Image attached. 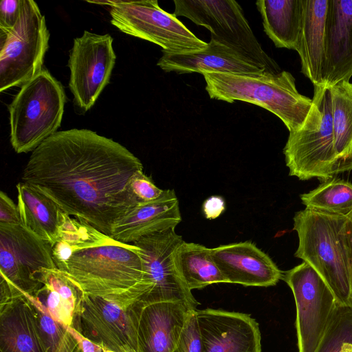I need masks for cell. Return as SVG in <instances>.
Segmentation results:
<instances>
[{"label": "cell", "instance_id": "obj_1", "mask_svg": "<svg viewBox=\"0 0 352 352\" xmlns=\"http://www.w3.org/2000/svg\"><path fill=\"white\" fill-rule=\"evenodd\" d=\"M141 161L111 138L86 129L57 131L36 148L21 179L65 213L110 236L138 203L130 190Z\"/></svg>", "mask_w": 352, "mask_h": 352}, {"label": "cell", "instance_id": "obj_2", "mask_svg": "<svg viewBox=\"0 0 352 352\" xmlns=\"http://www.w3.org/2000/svg\"><path fill=\"white\" fill-rule=\"evenodd\" d=\"M82 294L123 308L144 298L151 289L140 248L118 242L76 251L59 269Z\"/></svg>", "mask_w": 352, "mask_h": 352}, {"label": "cell", "instance_id": "obj_3", "mask_svg": "<svg viewBox=\"0 0 352 352\" xmlns=\"http://www.w3.org/2000/svg\"><path fill=\"white\" fill-rule=\"evenodd\" d=\"M298 237L294 256L311 265L333 292L338 305L352 307L351 255L347 217L305 208L294 217Z\"/></svg>", "mask_w": 352, "mask_h": 352}, {"label": "cell", "instance_id": "obj_4", "mask_svg": "<svg viewBox=\"0 0 352 352\" xmlns=\"http://www.w3.org/2000/svg\"><path fill=\"white\" fill-rule=\"evenodd\" d=\"M210 98L229 103L241 100L261 107L278 117L289 132L305 121L312 99L300 94L291 73L203 74Z\"/></svg>", "mask_w": 352, "mask_h": 352}, {"label": "cell", "instance_id": "obj_5", "mask_svg": "<svg viewBox=\"0 0 352 352\" xmlns=\"http://www.w3.org/2000/svg\"><path fill=\"white\" fill-rule=\"evenodd\" d=\"M289 175L321 182L345 172L337 154L328 88L314 86L312 106L303 124L289 132L283 148Z\"/></svg>", "mask_w": 352, "mask_h": 352}, {"label": "cell", "instance_id": "obj_6", "mask_svg": "<svg viewBox=\"0 0 352 352\" xmlns=\"http://www.w3.org/2000/svg\"><path fill=\"white\" fill-rule=\"evenodd\" d=\"M65 102L63 85L44 68L22 85L8 106L10 143L14 151L32 152L56 133Z\"/></svg>", "mask_w": 352, "mask_h": 352}, {"label": "cell", "instance_id": "obj_7", "mask_svg": "<svg viewBox=\"0 0 352 352\" xmlns=\"http://www.w3.org/2000/svg\"><path fill=\"white\" fill-rule=\"evenodd\" d=\"M175 16H184L206 28L211 39L237 52L267 72L278 73L277 63L263 50L234 0H174Z\"/></svg>", "mask_w": 352, "mask_h": 352}, {"label": "cell", "instance_id": "obj_8", "mask_svg": "<svg viewBox=\"0 0 352 352\" xmlns=\"http://www.w3.org/2000/svg\"><path fill=\"white\" fill-rule=\"evenodd\" d=\"M94 2L109 6L111 23L119 30L160 45L163 54L189 53L208 45L174 14L162 9L157 0Z\"/></svg>", "mask_w": 352, "mask_h": 352}, {"label": "cell", "instance_id": "obj_9", "mask_svg": "<svg viewBox=\"0 0 352 352\" xmlns=\"http://www.w3.org/2000/svg\"><path fill=\"white\" fill-rule=\"evenodd\" d=\"M0 35L2 92L21 87L43 69L50 34L37 3L33 0H22L16 25Z\"/></svg>", "mask_w": 352, "mask_h": 352}, {"label": "cell", "instance_id": "obj_10", "mask_svg": "<svg viewBox=\"0 0 352 352\" xmlns=\"http://www.w3.org/2000/svg\"><path fill=\"white\" fill-rule=\"evenodd\" d=\"M282 280L290 287L295 300V326L298 352H314L338 305L319 274L303 262L283 272Z\"/></svg>", "mask_w": 352, "mask_h": 352}, {"label": "cell", "instance_id": "obj_11", "mask_svg": "<svg viewBox=\"0 0 352 352\" xmlns=\"http://www.w3.org/2000/svg\"><path fill=\"white\" fill-rule=\"evenodd\" d=\"M54 267L49 242L21 224L0 223L1 279L23 294L35 296L43 286L38 272Z\"/></svg>", "mask_w": 352, "mask_h": 352}, {"label": "cell", "instance_id": "obj_12", "mask_svg": "<svg viewBox=\"0 0 352 352\" xmlns=\"http://www.w3.org/2000/svg\"><path fill=\"white\" fill-rule=\"evenodd\" d=\"M113 38L85 31L74 38L70 50L69 88L81 112L89 110L109 84L116 63Z\"/></svg>", "mask_w": 352, "mask_h": 352}, {"label": "cell", "instance_id": "obj_13", "mask_svg": "<svg viewBox=\"0 0 352 352\" xmlns=\"http://www.w3.org/2000/svg\"><path fill=\"white\" fill-rule=\"evenodd\" d=\"M184 241L171 228L143 236L133 244L140 248L151 289L141 300L145 302H179L196 310L199 305L182 278L175 252Z\"/></svg>", "mask_w": 352, "mask_h": 352}, {"label": "cell", "instance_id": "obj_14", "mask_svg": "<svg viewBox=\"0 0 352 352\" xmlns=\"http://www.w3.org/2000/svg\"><path fill=\"white\" fill-rule=\"evenodd\" d=\"M72 327L103 349L140 352L131 306L82 294Z\"/></svg>", "mask_w": 352, "mask_h": 352}, {"label": "cell", "instance_id": "obj_15", "mask_svg": "<svg viewBox=\"0 0 352 352\" xmlns=\"http://www.w3.org/2000/svg\"><path fill=\"white\" fill-rule=\"evenodd\" d=\"M204 352H261V334L250 315L225 310L195 311Z\"/></svg>", "mask_w": 352, "mask_h": 352}, {"label": "cell", "instance_id": "obj_16", "mask_svg": "<svg viewBox=\"0 0 352 352\" xmlns=\"http://www.w3.org/2000/svg\"><path fill=\"white\" fill-rule=\"evenodd\" d=\"M140 352H173L190 314L184 303L145 302L131 306Z\"/></svg>", "mask_w": 352, "mask_h": 352}, {"label": "cell", "instance_id": "obj_17", "mask_svg": "<svg viewBox=\"0 0 352 352\" xmlns=\"http://www.w3.org/2000/svg\"><path fill=\"white\" fill-rule=\"evenodd\" d=\"M1 352H47L26 295L0 280Z\"/></svg>", "mask_w": 352, "mask_h": 352}, {"label": "cell", "instance_id": "obj_18", "mask_svg": "<svg viewBox=\"0 0 352 352\" xmlns=\"http://www.w3.org/2000/svg\"><path fill=\"white\" fill-rule=\"evenodd\" d=\"M211 252L227 283L270 287L282 279L283 272L250 241L221 245Z\"/></svg>", "mask_w": 352, "mask_h": 352}, {"label": "cell", "instance_id": "obj_19", "mask_svg": "<svg viewBox=\"0 0 352 352\" xmlns=\"http://www.w3.org/2000/svg\"><path fill=\"white\" fill-rule=\"evenodd\" d=\"M179 200L173 189L164 190L157 199L138 203L113 226L111 237L126 244L175 227L181 222Z\"/></svg>", "mask_w": 352, "mask_h": 352}, {"label": "cell", "instance_id": "obj_20", "mask_svg": "<svg viewBox=\"0 0 352 352\" xmlns=\"http://www.w3.org/2000/svg\"><path fill=\"white\" fill-rule=\"evenodd\" d=\"M352 76V0H329L323 87Z\"/></svg>", "mask_w": 352, "mask_h": 352}, {"label": "cell", "instance_id": "obj_21", "mask_svg": "<svg viewBox=\"0 0 352 352\" xmlns=\"http://www.w3.org/2000/svg\"><path fill=\"white\" fill-rule=\"evenodd\" d=\"M157 65L177 74L219 72L250 74L266 72L232 49L211 39L203 50L179 54H163Z\"/></svg>", "mask_w": 352, "mask_h": 352}, {"label": "cell", "instance_id": "obj_22", "mask_svg": "<svg viewBox=\"0 0 352 352\" xmlns=\"http://www.w3.org/2000/svg\"><path fill=\"white\" fill-rule=\"evenodd\" d=\"M329 0H303L298 52L301 72L314 86L323 87L326 63V21Z\"/></svg>", "mask_w": 352, "mask_h": 352}, {"label": "cell", "instance_id": "obj_23", "mask_svg": "<svg viewBox=\"0 0 352 352\" xmlns=\"http://www.w3.org/2000/svg\"><path fill=\"white\" fill-rule=\"evenodd\" d=\"M21 225L53 245L58 239L61 210L48 196L25 182L16 184Z\"/></svg>", "mask_w": 352, "mask_h": 352}, {"label": "cell", "instance_id": "obj_24", "mask_svg": "<svg viewBox=\"0 0 352 352\" xmlns=\"http://www.w3.org/2000/svg\"><path fill=\"white\" fill-rule=\"evenodd\" d=\"M256 8L265 34L278 48L296 50L303 14V0H258Z\"/></svg>", "mask_w": 352, "mask_h": 352}, {"label": "cell", "instance_id": "obj_25", "mask_svg": "<svg viewBox=\"0 0 352 352\" xmlns=\"http://www.w3.org/2000/svg\"><path fill=\"white\" fill-rule=\"evenodd\" d=\"M38 279L43 286L34 296L40 300L53 319L72 326L82 292L57 267L41 269Z\"/></svg>", "mask_w": 352, "mask_h": 352}, {"label": "cell", "instance_id": "obj_26", "mask_svg": "<svg viewBox=\"0 0 352 352\" xmlns=\"http://www.w3.org/2000/svg\"><path fill=\"white\" fill-rule=\"evenodd\" d=\"M175 263L190 291L214 283H227L212 256L211 248L203 245L184 241L176 250Z\"/></svg>", "mask_w": 352, "mask_h": 352}, {"label": "cell", "instance_id": "obj_27", "mask_svg": "<svg viewBox=\"0 0 352 352\" xmlns=\"http://www.w3.org/2000/svg\"><path fill=\"white\" fill-rule=\"evenodd\" d=\"M118 243L90 224L61 211L58 239L52 247V257L60 269L76 251Z\"/></svg>", "mask_w": 352, "mask_h": 352}, {"label": "cell", "instance_id": "obj_28", "mask_svg": "<svg viewBox=\"0 0 352 352\" xmlns=\"http://www.w3.org/2000/svg\"><path fill=\"white\" fill-rule=\"evenodd\" d=\"M335 145L345 172L352 170V82L340 81L328 88Z\"/></svg>", "mask_w": 352, "mask_h": 352}, {"label": "cell", "instance_id": "obj_29", "mask_svg": "<svg viewBox=\"0 0 352 352\" xmlns=\"http://www.w3.org/2000/svg\"><path fill=\"white\" fill-rule=\"evenodd\" d=\"M300 199L306 208L346 217L352 212V183L335 177L300 195Z\"/></svg>", "mask_w": 352, "mask_h": 352}, {"label": "cell", "instance_id": "obj_30", "mask_svg": "<svg viewBox=\"0 0 352 352\" xmlns=\"http://www.w3.org/2000/svg\"><path fill=\"white\" fill-rule=\"evenodd\" d=\"M25 295L34 309L38 331L47 352H78L76 341L64 324L53 319L36 296Z\"/></svg>", "mask_w": 352, "mask_h": 352}, {"label": "cell", "instance_id": "obj_31", "mask_svg": "<svg viewBox=\"0 0 352 352\" xmlns=\"http://www.w3.org/2000/svg\"><path fill=\"white\" fill-rule=\"evenodd\" d=\"M314 352H352V307L337 306Z\"/></svg>", "mask_w": 352, "mask_h": 352}, {"label": "cell", "instance_id": "obj_32", "mask_svg": "<svg viewBox=\"0 0 352 352\" xmlns=\"http://www.w3.org/2000/svg\"><path fill=\"white\" fill-rule=\"evenodd\" d=\"M196 310L190 314L173 352H204Z\"/></svg>", "mask_w": 352, "mask_h": 352}, {"label": "cell", "instance_id": "obj_33", "mask_svg": "<svg viewBox=\"0 0 352 352\" xmlns=\"http://www.w3.org/2000/svg\"><path fill=\"white\" fill-rule=\"evenodd\" d=\"M129 188L138 203H144L160 197L164 190L159 188L152 179L143 170L138 171L132 178Z\"/></svg>", "mask_w": 352, "mask_h": 352}, {"label": "cell", "instance_id": "obj_34", "mask_svg": "<svg viewBox=\"0 0 352 352\" xmlns=\"http://www.w3.org/2000/svg\"><path fill=\"white\" fill-rule=\"evenodd\" d=\"M22 0H2L0 3L1 32H7L16 25L20 14Z\"/></svg>", "mask_w": 352, "mask_h": 352}, {"label": "cell", "instance_id": "obj_35", "mask_svg": "<svg viewBox=\"0 0 352 352\" xmlns=\"http://www.w3.org/2000/svg\"><path fill=\"white\" fill-rule=\"evenodd\" d=\"M0 223L21 224L18 206L3 191L0 192Z\"/></svg>", "mask_w": 352, "mask_h": 352}, {"label": "cell", "instance_id": "obj_36", "mask_svg": "<svg viewBox=\"0 0 352 352\" xmlns=\"http://www.w3.org/2000/svg\"><path fill=\"white\" fill-rule=\"evenodd\" d=\"M226 202L221 196L212 195L206 199L202 205L205 217L214 219L219 217L225 210Z\"/></svg>", "mask_w": 352, "mask_h": 352}, {"label": "cell", "instance_id": "obj_37", "mask_svg": "<svg viewBox=\"0 0 352 352\" xmlns=\"http://www.w3.org/2000/svg\"><path fill=\"white\" fill-rule=\"evenodd\" d=\"M64 326L76 341L80 352H103V348L101 346L85 337L74 327L66 324Z\"/></svg>", "mask_w": 352, "mask_h": 352}, {"label": "cell", "instance_id": "obj_38", "mask_svg": "<svg viewBox=\"0 0 352 352\" xmlns=\"http://www.w3.org/2000/svg\"><path fill=\"white\" fill-rule=\"evenodd\" d=\"M348 234L351 248V300L352 304V212L347 216Z\"/></svg>", "mask_w": 352, "mask_h": 352}, {"label": "cell", "instance_id": "obj_39", "mask_svg": "<svg viewBox=\"0 0 352 352\" xmlns=\"http://www.w3.org/2000/svg\"><path fill=\"white\" fill-rule=\"evenodd\" d=\"M103 352H113V351L103 349Z\"/></svg>", "mask_w": 352, "mask_h": 352}, {"label": "cell", "instance_id": "obj_40", "mask_svg": "<svg viewBox=\"0 0 352 352\" xmlns=\"http://www.w3.org/2000/svg\"><path fill=\"white\" fill-rule=\"evenodd\" d=\"M79 352H80V351H79Z\"/></svg>", "mask_w": 352, "mask_h": 352}]
</instances>
